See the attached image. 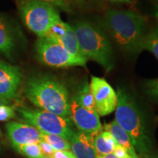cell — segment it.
I'll return each mask as SVG.
<instances>
[{"mask_svg": "<svg viewBox=\"0 0 158 158\" xmlns=\"http://www.w3.org/2000/svg\"><path fill=\"white\" fill-rule=\"evenodd\" d=\"M10 101L7 100H5V99L0 98V106H2V105H10Z\"/></svg>", "mask_w": 158, "mask_h": 158, "instance_id": "obj_28", "label": "cell"}, {"mask_svg": "<svg viewBox=\"0 0 158 158\" xmlns=\"http://www.w3.org/2000/svg\"><path fill=\"white\" fill-rule=\"evenodd\" d=\"M147 50L158 60V27H155L146 33L139 48V53Z\"/></svg>", "mask_w": 158, "mask_h": 158, "instance_id": "obj_17", "label": "cell"}, {"mask_svg": "<svg viewBox=\"0 0 158 158\" xmlns=\"http://www.w3.org/2000/svg\"><path fill=\"white\" fill-rule=\"evenodd\" d=\"M114 121L129 136L141 158H152L153 145L145 118L134 98L124 88H118Z\"/></svg>", "mask_w": 158, "mask_h": 158, "instance_id": "obj_1", "label": "cell"}, {"mask_svg": "<svg viewBox=\"0 0 158 158\" xmlns=\"http://www.w3.org/2000/svg\"><path fill=\"white\" fill-rule=\"evenodd\" d=\"M16 108L9 105L0 106V122H7L15 116Z\"/></svg>", "mask_w": 158, "mask_h": 158, "instance_id": "obj_21", "label": "cell"}, {"mask_svg": "<svg viewBox=\"0 0 158 158\" xmlns=\"http://www.w3.org/2000/svg\"><path fill=\"white\" fill-rule=\"evenodd\" d=\"M69 118L78 130L89 135H94L103 129L97 111L86 109L74 96L70 99Z\"/></svg>", "mask_w": 158, "mask_h": 158, "instance_id": "obj_9", "label": "cell"}, {"mask_svg": "<svg viewBox=\"0 0 158 158\" xmlns=\"http://www.w3.org/2000/svg\"><path fill=\"white\" fill-rule=\"evenodd\" d=\"M74 97L76 98L79 103L84 108H86V109L92 110V111H96L94 99L90 91L89 84L87 81H85L82 84V86L79 88Z\"/></svg>", "mask_w": 158, "mask_h": 158, "instance_id": "obj_18", "label": "cell"}, {"mask_svg": "<svg viewBox=\"0 0 158 158\" xmlns=\"http://www.w3.org/2000/svg\"><path fill=\"white\" fill-rule=\"evenodd\" d=\"M54 40L55 42L60 44L70 54L76 56V58L86 59L82 56L81 53L80 49H79L78 40H77L76 38V33H75L72 26H70V24L68 25L66 31H64V33L62 36L55 40Z\"/></svg>", "mask_w": 158, "mask_h": 158, "instance_id": "obj_16", "label": "cell"}, {"mask_svg": "<svg viewBox=\"0 0 158 158\" xmlns=\"http://www.w3.org/2000/svg\"><path fill=\"white\" fill-rule=\"evenodd\" d=\"M51 158H76L73 152L68 150L64 151H55Z\"/></svg>", "mask_w": 158, "mask_h": 158, "instance_id": "obj_25", "label": "cell"}, {"mask_svg": "<svg viewBox=\"0 0 158 158\" xmlns=\"http://www.w3.org/2000/svg\"><path fill=\"white\" fill-rule=\"evenodd\" d=\"M39 1L49 3L54 6L55 7H59V8L67 12L70 11L72 10L74 2V0H39Z\"/></svg>", "mask_w": 158, "mask_h": 158, "instance_id": "obj_22", "label": "cell"}, {"mask_svg": "<svg viewBox=\"0 0 158 158\" xmlns=\"http://www.w3.org/2000/svg\"><path fill=\"white\" fill-rule=\"evenodd\" d=\"M38 144L43 156L48 157H52L55 150L53 149V147H51L50 144L47 143V142H45V141H43V140H41V141L38 143Z\"/></svg>", "mask_w": 158, "mask_h": 158, "instance_id": "obj_24", "label": "cell"}, {"mask_svg": "<svg viewBox=\"0 0 158 158\" xmlns=\"http://www.w3.org/2000/svg\"><path fill=\"white\" fill-rule=\"evenodd\" d=\"M110 2H125V3H130L133 2V0H108Z\"/></svg>", "mask_w": 158, "mask_h": 158, "instance_id": "obj_27", "label": "cell"}, {"mask_svg": "<svg viewBox=\"0 0 158 158\" xmlns=\"http://www.w3.org/2000/svg\"><path fill=\"white\" fill-rule=\"evenodd\" d=\"M89 88L99 116H107L115 111L118 102L117 93L106 79L92 76Z\"/></svg>", "mask_w": 158, "mask_h": 158, "instance_id": "obj_8", "label": "cell"}, {"mask_svg": "<svg viewBox=\"0 0 158 158\" xmlns=\"http://www.w3.org/2000/svg\"><path fill=\"white\" fill-rule=\"evenodd\" d=\"M97 157L98 158H118L116 157L114 153L109 154V155H97Z\"/></svg>", "mask_w": 158, "mask_h": 158, "instance_id": "obj_26", "label": "cell"}, {"mask_svg": "<svg viewBox=\"0 0 158 158\" xmlns=\"http://www.w3.org/2000/svg\"><path fill=\"white\" fill-rule=\"evenodd\" d=\"M104 25L118 46L130 54L139 53L146 33V20L135 12L110 9L104 17Z\"/></svg>", "mask_w": 158, "mask_h": 158, "instance_id": "obj_3", "label": "cell"}, {"mask_svg": "<svg viewBox=\"0 0 158 158\" xmlns=\"http://www.w3.org/2000/svg\"><path fill=\"white\" fill-rule=\"evenodd\" d=\"M103 129L111 134L114 139H115L116 143L123 148L127 152L128 155L130 156V157L141 158L138 155L137 152H136L129 136L116 123L114 120L110 122V123L105 124Z\"/></svg>", "mask_w": 158, "mask_h": 158, "instance_id": "obj_14", "label": "cell"}, {"mask_svg": "<svg viewBox=\"0 0 158 158\" xmlns=\"http://www.w3.org/2000/svg\"><path fill=\"white\" fill-rule=\"evenodd\" d=\"M36 57L46 66L57 68L86 67L87 60L70 54L64 47L48 37H39L35 43Z\"/></svg>", "mask_w": 158, "mask_h": 158, "instance_id": "obj_7", "label": "cell"}, {"mask_svg": "<svg viewBox=\"0 0 158 158\" xmlns=\"http://www.w3.org/2000/svg\"><path fill=\"white\" fill-rule=\"evenodd\" d=\"M0 136H2V132L0 131Z\"/></svg>", "mask_w": 158, "mask_h": 158, "instance_id": "obj_31", "label": "cell"}, {"mask_svg": "<svg viewBox=\"0 0 158 158\" xmlns=\"http://www.w3.org/2000/svg\"><path fill=\"white\" fill-rule=\"evenodd\" d=\"M18 152L27 158H42L44 157L37 143L25 144L14 147Z\"/></svg>", "mask_w": 158, "mask_h": 158, "instance_id": "obj_20", "label": "cell"}, {"mask_svg": "<svg viewBox=\"0 0 158 158\" xmlns=\"http://www.w3.org/2000/svg\"><path fill=\"white\" fill-rule=\"evenodd\" d=\"M22 78L20 68L0 59V98L9 101L16 98Z\"/></svg>", "mask_w": 158, "mask_h": 158, "instance_id": "obj_10", "label": "cell"}, {"mask_svg": "<svg viewBox=\"0 0 158 158\" xmlns=\"http://www.w3.org/2000/svg\"><path fill=\"white\" fill-rule=\"evenodd\" d=\"M94 135L75 131L70 140V149L76 158H98L93 145Z\"/></svg>", "mask_w": 158, "mask_h": 158, "instance_id": "obj_13", "label": "cell"}, {"mask_svg": "<svg viewBox=\"0 0 158 158\" xmlns=\"http://www.w3.org/2000/svg\"><path fill=\"white\" fill-rule=\"evenodd\" d=\"M145 91L151 98L158 100V78L147 81L145 84Z\"/></svg>", "mask_w": 158, "mask_h": 158, "instance_id": "obj_23", "label": "cell"}, {"mask_svg": "<svg viewBox=\"0 0 158 158\" xmlns=\"http://www.w3.org/2000/svg\"><path fill=\"white\" fill-rule=\"evenodd\" d=\"M7 136L13 148L29 143H38L42 140L41 133L27 123L10 122L6 124Z\"/></svg>", "mask_w": 158, "mask_h": 158, "instance_id": "obj_11", "label": "cell"}, {"mask_svg": "<svg viewBox=\"0 0 158 158\" xmlns=\"http://www.w3.org/2000/svg\"><path fill=\"white\" fill-rule=\"evenodd\" d=\"M19 12L27 28L39 37H44L51 26L61 20L54 6L39 0H21Z\"/></svg>", "mask_w": 158, "mask_h": 158, "instance_id": "obj_5", "label": "cell"}, {"mask_svg": "<svg viewBox=\"0 0 158 158\" xmlns=\"http://www.w3.org/2000/svg\"><path fill=\"white\" fill-rule=\"evenodd\" d=\"M27 98L40 109L68 117L70 98L68 89L54 76L39 75L28 79L24 89Z\"/></svg>", "mask_w": 158, "mask_h": 158, "instance_id": "obj_2", "label": "cell"}, {"mask_svg": "<svg viewBox=\"0 0 158 158\" xmlns=\"http://www.w3.org/2000/svg\"><path fill=\"white\" fill-rule=\"evenodd\" d=\"M16 110L23 122L33 126L40 133L60 135L69 141L76 131L73 129L70 118L26 106L16 108Z\"/></svg>", "mask_w": 158, "mask_h": 158, "instance_id": "obj_6", "label": "cell"}, {"mask_svg": "<svg viewBox=\"0 0 158 158\" xmlns=\"http://www.w3.org/2000/svg\"><path fill=\"white\" fill-rule=\"evenodd\" d=\"M155 16L158 19V7H157V10H156V13H155Z\"/></svg>", "mask_w": 158, "mask_h": 158, "instance_id": "obj_29", "label": "cell"}, {"mask_svg": "<svg viewBox=\"0 0 158 158\" xmlns=\"http://www.w3.org/2000/svg\"><path fill=\"white\" fill-rule=\"evenodd\" d=\"M19 31L10 20L0 14V54L11 59L16 51Z\"/></svg>", "mask_w": 158, "mask_h": 158, "instance_id": "obj_12", "label": "cell"}, {"mask_svg": "<svg viewBox=\"0 0 158 158\" xmlns=\"http://www.w3.org/2000/svg\"><path fill=\"white\" fill-rule=\"evenodd\" d=\"M93 145L97 155H106L113 153L118 144L109 132L102 130L94 135Z\"/></svg>", "mask_w": 158, "mask_h": 158, "instance_id": "obj_15", "label": "cell"}, {"mask_svg": "<svg viewBox=\"0 0 158 158\" xmlns=\"http://www.w3.org/2000/svg\"><path fill=\"white\" fill-rule=\"evenodd\" d=\"M152 158H158V157H155V156H154V157H153Z\"/></svg>", "mask_w": 158, "mask_h": 158, "instance_id": "obj_32", "label": "cell"}, {"mask_svg": "<svg viewBox=\"0 0 158 158\" xmlns=\"http://www.w3.org/2000/svg\"><path fill=\"white\" fill-rule=\"evenodd\" d=\"M41 138L50 144L55 151H64V150L71 151L70 142L62 136L41 133Z\"/></svg>", "mask_w": 158, "mask_h": 158, "instance_id": "obj_19", "label": "cell"}, {"mask_svg": "<svg viewBox=\"0 0 158 158\" xmlns=\"http://www.w3.org/2000/svg\"><path fill=\"white\" fill-rule=\"evenodd\" d=\"M42 158H51V157H45V156H44V157H43Z\"/></svg>", "mask_w": 158, "mask_h": 158, "instance_id": "obj_30", "label": "cell"}, {"mask_svg": "<svg viewBox=\"0 0 158 158\" xmlns=\"http://www.w3.org/2000/svg\"><path fill=\"white\" fill-rule=\"evenodd\" d=\"M76 33L79 49L86 60L98 62L109 72L113 69V49L109 40L97 26L86 21H80L72 26Z\"/></svg>", "mask_w": 158, "mask_h": 158, "instance_id": "obj_4", "label": "cell"}]
</instances>
